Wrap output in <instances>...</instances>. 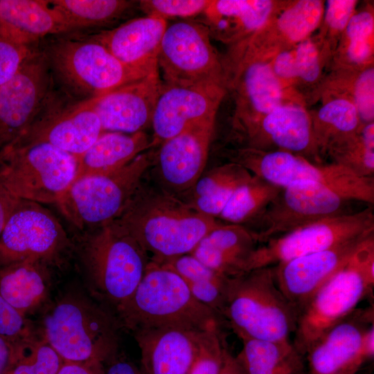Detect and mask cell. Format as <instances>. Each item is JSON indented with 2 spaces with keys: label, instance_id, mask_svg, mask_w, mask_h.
Listing matches in <instances>:
<instances>
[{
  "label": "cell",
  "instance_id": "obj_15",
  "mask_svg": "<svg viewBox=\"0 0 374 374\" xmlns=\"http://www.w3.org/2000/svg\"><path fill=\"white\" fill-rule=\"evenodd\" d=\"M66 235L55 216L40 204L20 199L0 236V266L39 262L57 253Z\"/></svg>",
  "mask_w": 374,
  "mask_h": 374
},
{
  "label": "cell",
  "instance_id": "obj_27",
  "mask_svg": "<svg viewBox=\"0 0 374 374\" xmlns=\"http://www.w3.org/2000/svg\"><path fill=\"white\" fill-rule=\"evenodd\" d=\"M280 3L271 0L210 1L200 23L211 37L232 46L264 27Z\"/></svg>",
  "mask_w": 374,
  "mask_h": 374
},
{
  "label": "cell",
  "instance_id": "obj_43",
  "mask_svg": "<svg viewBox=\"0 0 374 374\" xmlns=\"http://www.w3.org/2000/svg\"><path fill=\"white\" fill-rule=\"evenodd\" d=\"M357 2L355 0H328L324 3L321 30L315 39L329 61L332 60L341 37L355 12Z\"/></svg>",
  "mask_w": 374,
  "mask_h": 374
},
{
  "label": "cell",
  "instance_id": "obj_40",
  "mask_svg": "<svg viewBox=\"0 0 374 374\" xmlns=\"http://www.w3.org/2000/svg\"><path fill=\"white\" fill-rule=\"evenodd\" d=\"M296 80L294 92L302 100L319 92L325 82L323 69L328 60L315 38L309 37L294 47Z\"/></svg>",
  "mask_w": 374,
  "mask_h": 374
},
{
  "label": "cell",
  "instance_id": "obj_37",
  "mask_svg": "<svg viewBox=\"0 0 374 374\" xmlns=\"http://www.w3.org/2000/svg\"><path fill=\"white\" fill-rule=\"evenodd\" d=\"M135 2L125 0L48 1L73 30L113 22L130 9Z\"/></svg>",
  "mask_w": 374,
  "mask_h": 374
},
{
  "label": "cell",
  "instance_id": "obj_8",
  "mask_svg": "<svg viewBox=\"0 0 374 374\" xmlns=\"http://www.w3.org/2000/svg\"><path fill=\"white\" fill-rule=\"evenodd\" d=\"M233 162L280 188L317 181L326 184L351 201L374 203L373 177H361L346 168L332 163L322 165L283 150L264 151L249 148L226 150Z\"/></svg>",
  "mask_w": 374,
  "mask_h": 374
},
{
  "label": "cell",
  "instance_id": "obj_41",
  "mask_svg": "<svg viewBox=\"0 0 374 374\" xmlns=\"http://www.w3.org/2000/svg\"><path fill=\"white\" fill-rule=\"evenodd\" d=\"M340 82L332 89L349 96L357 111L362 125L374 121V69L373 65L359 71L337 70Z\"/></svg>",
  "mask_w": 374,
  "mask_h": 374
},
{
  "label": "cell",
  "instance_id": "obj_30",
  "mask_svg": "<svg viewBox=\"0 0 374 374\" xmlns=\"http://www.w3.org/2000/svg\"><path fill=\"white\" fill-rule=\"evenodd\" d=\"M329 91L319 109L310 113L314 145L319 159L356 134L363 125L352 99L344 93Z\"/></svg>",
  "mask_w": 374,
  "mask_h": 374
},
{
  "label": "cell",
  "instance_id": "obj_24",
  "mask_svg": "<svg viewBox=\"0 0 374 374\" xmlns=\"http://www.w3.org/2000/svg\"><path fill=\"white\" fill-rule=\"evenodd\" d=\"M166 20L146 15L129 20L94 38L128 68L148 75L158 71V55Z\"/></svg>",
  "mask_w": 374,
  "mask_h": 374
},
{
  "label": "cell",
  "instance_id": "obj_47",
  "mask_svg": "<svg viewBox=\"0 0 374 374\" xmlns=\"http://www.w3.org/2000/svg\"><path fill=\"white\" fill-rule=\"evenodd\" d=\"M0 335L15 347L30 340L24 315L0 295Z\"/></svg>",
  "mask_w": 374,
  "mask_h": 374
},
{
  "label": "cell",
  "instance_id": "obj_34",
  "mask_svg": "<svg viewBox=\"0 0 374 374\" xmlns=\"http://www.w3.org/2000/svg\"><path fill=\"white\" fill-rule=\"evenodd\" d=\"M373 8L354 12L332 55L336 70L359 71L373 65Z\"/></svg>",
  "mask_w": 374,
  "mask_h": 374
},
{
  "label": "cell",
  "instance_id": "obj_17",
  "mask_svg": "<svg viewBox=\"0 0 374 374\" xmlns=\"http://www.w3.org/2000/svg\"><path fill=\"white\" fill-rule=\"evenodd\" d=\"M226 89L221 87L161 83L151 125L152 145L163 143L195 125L215 123Z\"/></svg>",
  "mask_w": 374,
  "mask_h": 374
},
{
  "label": "cell",
  "instance_id": "obj_16",
  "mask_svg": "<svg viewBox=\"0 0 374 374\" xmlns=\"http://www.w3.org/2000/svg\"><path fill=\"white\" fill-rule=\"evenodd\" d=\"M48 60L35 52L0 86V150L14 141L42 111L50 84Z\"/></svg>",
  "mask_w": 374,
  "mask_h": 374
},
{
  "label": "cell",
  "instance_id": "obj_6",
  "mask_svg": "<svg viewBox=\"0 0 374 374\" xmlns=\"http://www.w3.org/2000/svg\"><path fill=\"white\" fill-rule=\"evenodd\" d=\"M73 155L45 143L8 144L0 150V183L17 198L56 203L77 172Z\"/></svg>",
  "mask_w": 374,
  "mask_h": 374
},
{
  "label": "cell",
  "instance_id": "obj_55",
  "mask_svg": "<svg viewBox=\"0 0 374 374\" xmlns=\"http://www.w3.org/2000/svg\"><path fill=\"white\" fill-rule=\"evenodd\" d=\"M298 374H303L302 373H298Z\"/></svg>",
  "mask_w": 374,
  "mask_h": 374
},
{
  "label": "cell",
  "instance_id": "obj_22",
  "mask_svg": "<svg viewBox=\"0 0 374 374\" xmlns=\"http://www.w3.org/2000/svg\"><path fill=\"white\" fill-rule=\"evenodd\" d=\"M355 311L307 350L308 374H357L368 361L361 348L362 335L373 323L371 311Z\"/></svg>",
  "mask_w": 374,
  "mask_h": 374
},
{
  "label": "cell",
  "instance_id": "obj_21",
  "mask_svg": "<svg viewBox=\"0 0 374 374\" xmlns=\"http://www.w3.org/2000/svg\"><path fill=\"white\" fill-rule=\"evenodd\" d=\"M161 82L159 72L94 97V110L103 132L133 134L151 124Z\"/></svg>",
  "mask_w": 374,
  "mask_h": 374
},
{
  "label": "cell",
  "instance_id": "obj_36",
  "mask_svg": "<svg viewBox=\"0 0 374 374\" xmlns=\"http://www.w3.org/2000/svg\"><path fill=\"white\" fill-rule=\"evenodd\" d=\"M253 176L245 168L233 162L213 169L195 184L193 208L202 213L218 217L235 189Z\"/></svg>",
  "mask_w": 374,
  "mask_h": 374
},
{
  "label": "cell",
  "instance_id": "obj_48",
  "mask_svg": "<svg viewBox=\"0 0 374 374\" xmlns=\"http://www.w3.org/2000/svg\"><path fill=\"white\" fill-rule=\"evenodd\" d=\"M269 60L274 75L284 88L302 101L294 92L296 80L294 47L276 53Z\"/></svg>",
  "mask_w": 374,
  "mask_h": 374
},
{
  "label": "cell",
  "instance_id": "obj_50",
  "mask_svg": "<svg viewBox=\"0 0 374 374\" xmlns=\"http://www.w3.org/2000/svg\"><path fill=\"white\" fill-rule=\"evenodd\" d=\"M57 374H105L102 362L87 363L66 362Z\"/></svg>",
  "mask_w": 374,
  "mask_h": 374
},
{
  "label": "cell",
  "instance_id": "obj_54",
  "mask_svg": "<svg viewBox=\"0 0 374 374\" xmlns=\"http://www.w3.org/2000/svg\"><path fill=\"white\" fill-rule=\"evenodd\" d=\"M361 348L368 360L374 355V326L373 323L369 325L364 330L362 341Z\"/></svg>",
  "mask_w": 374,
  "mask_h": 374
},
{
  "label": "cell",
  "instance_id": "obj_46",
  "mask_svg": "<svg viewBox=\"0 0 374 374\" xmlns=\"http://www.w3.org/2000/svg\"><path fill=\"white\" fill-rule=\"evenodd\" d=\"M139 8L150 16L166 19L168 17H189L202 14L210 3L208 0H143Z\"/></svg>",
  "mask_w": 374,
  "mask_h": 374
},
{
  "label": "cell",
  "instance_id": "obj_13",
  "mask_svg": "<svg viewBox=\"0 0 374 374\" xmlns=\"http://www.w3.org/2000/svg\"><path fill=\"white\" fill-rule=\"evenodd\" d=\"M47 58L67 84L89 98L146 76L125 66L94 37L58 40Z\"/></svg>",
  "mask_w": 374,
  "mask_h": 374
},
{
  "label": "cell",
  "instance_id": "obj_7",
  "mask_svg": "<svg viewBox=\"0 0 374 374\" xmlns=\"http://www.w3.org/2000/svg\"><path fill=\"white\" fill-rule=\"evenodd\" d=\"M118 323L103 308L68 299L45 318L46 341L66 362H103L116 354Z\"/></svg>",
  "mask_w": 374,
  "mask_h": 374
},
{
  "label": "cell",
  "instance_id": "obj_26",
  "mask_svg": "<svg viewBox=\"0 0 374 374\" xmlns=\"http://www.w3.org/2000/svg\"><path fill=\"white\" fill-rule=\"evenodd\" d=\"M214 125L193 126L161 143L157 162L168 184L180 190L195 186L206 163Z\"/></svg>",
  "mask_w": 374,
  "mask_h": 374
},
{
  "label": "cell",
  "instance_id": "obj_28",
  "mask_svg": "<svg viewBox=\"0 0 374 374\" xmlns=\"http://www.w3.org/2000/svg\"><path fill=\"white\" fill-rule=\"evenodd\" d=\"M256 243L247 227L221 224L204 236L190 254L210 269L231 278L243 273Z\"/></svg>",
  "mask_w": 374,
  "mask_h": 374
},
{
  "label": "cell",
  "instance_id": "obj_2",
  "mask_svg": "<svg viewBox=\"0 0 374 374\" xmlns=\"http://www.w3.org/2000/svg\"><path fill=\"white\" fill-rule=\"evenodd\" d=\"M117 314L118 321L132 332L161 326L204 330L225 323L194 298L178 274L151 260L133 296Z\"/></svg>",
  "mask_w": 374,
  "mask_h": 374
},
{
  "label": "cell",
  "instance_id": "obj_18",
  "mask_svg": "<svg viewBox=\"0 0 374 374\" xmlns=\"http://www.w3.org/2000/svg\"><path fill=\"white\" fill-rule=\"evenodd\" d=\"M103 132L94 110V97L88 98L64 109L50 110L42 116L39 114L9 144L45 143L78 159Z\"/></svg>",
  "mask_w": 374,
  "mask_h": 374
},
{
  "label": "cell",
  "instance_id": "obj_31",
  "mask_svg": "<svg viewBox=\"0 0 374 374\" xmlns=\"http://www.w3.org/2000/svg\"><path fill=\"white\" fill-rule=\"evenodd\" d=\"M0 22L34 42L48 35L73 30L48 1L0 0Z\"/></svg>",
  "mask_w": 374,
  "mask_h": 374
},
{
  "label": "cell",
  "instance_id": "obj_44",
  "mask_svg": "<svg viewBox=\"0 0 374 374\" xmlns=\"http://www.w3.org/2000/svg\"><path fill=\"white\" fill-rule=\"evenodd\" d=\"M34 42L0 22V86L10 80L35 52Z\"/></svg>",
  "mask_w": 374,
  "mask_h": 374
},
{
  "label": "cell",
  "instance_id": "obj_5",
  "mask_svg": "<svg viewBox=\"0 0 374 374\" xmlns=\"http://www.w3.org/2000/svg\"><path fill=\"white\" fill-rule=\"evenodd\" d=\"M150 161V154L142 153L112 172L75 177L55 204L80 229L103 227L123 212L139 190Z\"/></svg>",
  "mask_w": 374,
  "mask_h": 374
},
{
  "label": "cell",
  "instance_id": "obj_29",
  "mask_svg": "<svg viewBox=\"0 0 374 374\" xmlns=\"http://www.w3.org/2000/svg\"><path fill=\"white\" fill-rule=\"evenodd\" d=\"M151 146L152 141L143 131L133 134L103 132L78 158L75 177L119 170Z\"/></svg>",
  "mask_w": 374,
  "mask_h": 374
},
{
  "label": "cell",
  "instance_id": "obj_11",
  "mask_svg": "<svg viewBox=\"0 0 374 374\" xmlns=\"http://www.w3.org/2000/svg\"><path fill=\"white\" fill-rule=\"evenodd\" d=\"M373 233L371 206L357 212L323 218L271 238L256 247L247 260L243 272L274 266Z\"/></svg>",
  "mask_w": 374,
  "mask_h": 374
},
{
  "label": "cell",
  "instance_id": "obj_20",
  "mask_svg": "<svg viewBox=\"0 0 374 374\" xmlns=\"http://www.w3.org/2000/svg\"><path fill=\"white\" fill-rule=\"evenodd\" d=\"M236 135L245 143L242 148L283 150L306 159L311 156L319 159L314 145L310 112L299 103L280 105Z\"/></svg>",
  "mask_w": 374,
  "mask_h": 374
},
{
  "label": "cell",
  "instance_id": "obj_49",
  "mask_svg": "<svg viewBox=\"0 0 374 374\" xmlns=\"http://www.w3.org/2000/svg\"><path fill=\"white\" fill-rule=\"evenodd\" d=\"M20 199L10 193L0 183V236L12 212Z\"/></svg>",
  "mask_w": 374,
  "mask_h": 374
},
{
  "label": "cell",
  "instance_id": "obj_10",
  "mask_svg": "<svg viewBox=\"0 0 374 374\" xmlns=\"http://www.w3.org/2000/svg\"><path fill=\"white\" fill-rule=\"evenodd\" d=\"M222 60L226 89L232 92L234 99L233 128L235 134L285 103H301L276 77L269 58L257 53L247 39L232 45Z\"/></svg>",
  "mask_w": 374,
  "mask_h": 374
},
{
  "label": "cell",
  "instance_id": "obj_3",
  "mask_svg": "<svg viewBox=\"0 0 374 374\" xmlns=\"http://www.w3.org/2000/svg\"><path fill=\"white\" fill-rule=\"evenodd\" d=\"M222 317L240 339L291 343L299 312L278 288L269 266L230 278Z\"/></svg>",
  "mask_w": 374,
  "mask_h": 374
},
{
  "label": "cell",
  "instance_id": "obj_12",
  "mask_svg": "<svg viewBox=\"0 0 374 374\" xmlns=\"http://www.w3.org/2000/svg\"><path fill=\"white\" fill-rule=\"evenodd\" d=\"M210 37L200 22L179 21L167 26L158 55L164 83L226 89L222 60Z\"/></svg>",
  "mask_w": 374,
  "mask_h": 374
},
{
  "label": "cell",
  "instance_id": "obj_42",
  "mask_svg": "<svg viewBox=\"0 0 374 374\" xmlns=\"http://www.w3.org/2000/svg\"><path fill=\"white\" fill-rule=\"evenodd\" d=\"M64 361L46 342L28 341L15 348L6 374H57Z\"/></svg>",
  "mask_w": 374,
  "mask_h": 374
},
{
  "label": "cell",
  "instance_id": "obj_45",
  "mask_svg": "<svg viewBox=\"0 0 374 374\" xmlns=\"http://www.w3.org/2000/svg\"><path fill=\"white\" fill-rule=\"evenodd\" d=\"M222 326L204 330L199 351L189 374H219L227 350Z\"/></svg>",
  "mask_w": 374,
  "mask_h": 374
},
{
  "label": "cell",
  "instance_id": "obj_33",
  "mask_svg": "<svg viewBox=\"0 0 374 374\" xmlns=\"http://www.w3.org/2000/svg\"><path fill=\"white\" fill-rule=\"evenodd\" d=\"M242 348L235 355L247 374H298L301 355L292 343L243 338Z\"/></svg>",
  "mask_w": 374,
  "mask_h": 374
},
{
  "label": "cell",
  "instance_id": "obj_9",
  "mask_svg": "<svg viewBox=\"0 0 374 374\" xmlns=\"http://www.w3.org/2000/svg\"><path fill=\"white\" fill-rule=\"evenodd\" d=\"M86 258L96 290L117 313L133 296L150 260L138 242L114 221L91 235Z\"/></svg>",
  "mask_w": 374,
  "mask_h": 374
},
{
  "label": "cell",
  "instance_id": "obj_23",
  "mask_svg": "<svg viewBox=\"0 0 374 374\" xmlns=\"http://www.w3.org/2000/svg\"><path fill=\"white\" fill-rule=\"evenodd\" d=\"M204 330L161 326L133 331L141 350L143 373L189 374Z\"/></svg>",
  "mask_w": 374,
  "mask_h": 374
},
{
  "label": "cell",
  "instance_id": "obj_51",
  "mask_svg": "<svg viewBox=\"0 0 374 374\" xmlns=\"http://www.w3.org/2000/svg\"><path fill=\"white\" fill-rule=\"evenodd\" d=\"M115 354L105 374H145L143 371L139 370L132 362L122 359H115Z\"/></svg>",
  "mask_w": 374,
  "mask_h": 374
},
{
  "label": "cell",
  "instance_id": "obj_19",
  "mask_svg": "<svg viewBox=\"0 0 374 374\" xmlns=\"http://www.w3.org/2000/svg\"><path fill=\"white\" fill-rule=\"evenodd\" d=\"M371 234L274 266L276 284L299 316L317 291L346 264L359 244Z\"/></svg>",
  "mask_w": 374,
  "mask_h": 374
},
{
  "label": "cell",
  "instance_id": "obj_1",
  "mask_svg": "<svg viewBox=\"0 0 374 374\" xmlns=\"http://www.w3.org/2000/svg\"><path fill=\"white\" fill-rule=\"evenodd\" d=\"M114 222L159 264L190 253L204 236L221 225L214 217L173 197L143 195L139 189Z\"/></svg>",
  "mask_w": 374,
  "mask_h": 374
},
{
  "label": "cell",
  "instance_id": "obj_32",
  "mask_svg": "<svg viewBox=\"0 0 374 374\" xmlns=\"http://www.w3.org/2000/svg\"><path fill=\"white\" fill-rule=\"evenodd\" d=\"M163 265L181 276L197 301L222 318L230 277L210 269L190 253L175 258Z\"/></svg>",
  "mask_w": 374,
  "mask_h": 374
},
{
  "label": "cell",
  "instance_id": "obj_39",
  "mask_svg": "<svg viewBox=\"0 0 374 374\" xmlns=\"http://www.w3.org/2000/svg\"><path fill=\"white\" fill-rule=\"evenodd\" d=\"M326 155L361 177H373L374 123L363 125L354 136L330 149Z\"/></svg>",
  "mask_w": 374,
  "mask_h": 374
},
{
  "label": "cell",
  "instance_id": "obj_14",
  "mask_svg": "<svg viewBox=\"0 0 374 374\" xmlns=\"http://www.w3.org/2000/svg\"><path fill=\"white\" fill-rule=\"evenodd\" d=\"M346 195L320 182L308 181L282 188L277 196L251 222L249 229L257 242L303 225L344 213Z\"/></svg>",
  "mask_w": 374,
  "mask_h": 374
},
{
  "label": "cell",
  "instance_id": "obj_53",
  "mask_svg": "<svg viewBox=\"0 0 374 374\" xmlns=\"http://www.w3.org/2000/svg\"><path fill=\"white\" fill-rule=\"evenodd\" d=\"M219 374H247V373L236 356L232 355L227 349Z\"/></svg>",
  "mask_w": 374,
  "mask_h": 374
},
{
  "label": "cell",
  "instance_id": "obj_25",
  "mask_svg": "<svg viewBox=\"0 0 374 374\" xmlns=\"http://www.w3.org/2000/svg\"><path fill=\"white\" fill-rule=\"evenodd\" d=\"M323 2L320 0L280 1L265 26L247 38L249 44L266 58L281 50L295 47L310 37L321 26Z\"/></svg>",
  "mask_w": 374,
  "mask_h": 374
},
{
  "label": "cell",
  "instance_id": "obj_52",
  "mask_svg": "<svg viewBox=\"0 0 374 374\" xmlns=\"http://www.w3.org/2000/svg\"><path fill=\"white\" fill-rule=\"evenodd\" d=\"M15 346L0 335V374H6L14 359Z\"/></svg>",
  "mask_w": 374,
  "mask_h": 374
},
{
  "label": "cell",
  "instance_id": "obj_35",
  "mask_svg": "<svg viewBox=\"0 0 374 374\" xmlns=\"http://www.w3.org/2000/svg\"><path fill=\"white\" fill-rule=\"evenodd\" d=\"M38 261L22 260L0 268V295L20 313L37 305L46 294Z\"/></svg>",
  "mask_w": 374,
  "mask_h": 374
},
{
  "label": "cell",
  "instance_id": "obj_4",
  "mask_svg": "<svg viewBox=\"0 0 374 374\" xmlns=\"http://www.w3.org/2000/svg\"><path fill=\"white\" fill-rule=\"evenodd\" d=\"M374 285V233L357 246L346 264L299 314L293 346L301 356L324 333L347 318Z\"/></svg>",
  "mask_w": 374,
  "mask_h": 374
},
{
  "label": "cell",
  "instance_id": "obj_38",
  "mask_svg": "<svg viewBox=\"0 0 374 374\" xmlns=\"http://www.w3.org/2000/svg\"><path fill=\"white\" fill-rule=\"evenodd\" d=\"M281 188L253 175L235 189L218 217L233 224L249 222L268 206Z\"/></svg>",
  "mask_w": 374,
  "mask_h": 374
}]
</instances>
